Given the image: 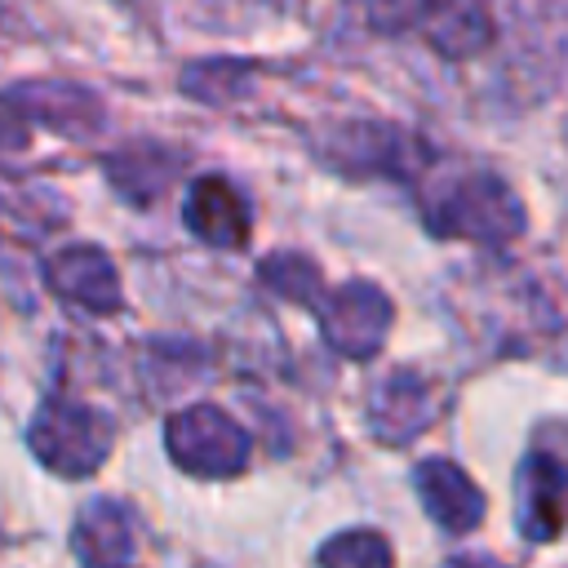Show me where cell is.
<instances>
[{
  "label": "cell",
  "mask_w": 568,
  "mask_h": 568,
  "mask_svg": "<svg viewBox=\"0 0 568 568\" xmlns=\"http://www.w3.org/2000/svg\"><path fill=\"white\" fill-rule=\"evenodd\" d=\"M430 404H426V382L417 373H390L377 390H373V422L382 435L390 439H408L426 426Z\"/></svg>",
  "instance_id": "8fae6325"
},
{
  "label": "cell",
  "mask_w": 568,
  "mask_h": 568,
  "mask_svg": "<svg viewBox=\"0 0 568 568\" xmlns=\"http://www.w3.org/2000/svg\"><path fill=\"white\" fill-rule=\"evenodd\" d=\"M417 27L444 58H475L493 40V22L479 0H422Z\"/></svg>",
  "instance_id": "9c48e42d"
},
{
  "label": "cell",
  "mask_w": 568,
  "mask_h": 568,
  "mask_svg": "<svg viewBox=\"0 0 568 568\" xmlns=\"http://www.w3.org/2000/svg\"><path fill=\"white\" fill-rule=\"evenodd\" d=\"M169 457L191 475H235L248 462V435L213 404H191L169 417Z\"/></svg>",
  "instance_id": "277c9868"
},
{
  "label": "cell",
  "mask_w": 568,
  "mask_h": 568,
  "mask_svg": "<svg viewBox=\"0 0 568 568\" xmlns=\"http://www.w3.org/2000/svg\"><path fill=\"white\" fill-rule=\"evenodd\" d=\"M111 439H115V426L106 413H98L93 404H80V399H67V395H49L31 426H27V444L31 453L67 475V479H80L89 470H98L111 453Z\"/></svg>",
  "instance_id": "7a4b0ae2"
},
{
  "label": "cell",
  "mask_w": 568,
  "mask_h": 568,
  "mask_svg": "<svg viewBox=\"0 0 568 568\" xmlns=\"http://www.w3.org/2000/svg\"><path fill=\"white\" fill-rule=\"evenodd\" d=\"M426 226L439 240H466L479 248H501L524 235V200L501 173H453L435 182L422 200Z\"/></svg>",
  "instance_id": "6da1fadb"
},
{
  "label": "cell",
  "mask_w": 568,
  "mask_h": 568,
  "mask_svg": "<svg viewBox=\"0 0 568 568\" xmlns=\"http://www.w3.org/2000/svg\"><path fill=\"white\" fill-rule=\"evenodd\" d=\"M306 306L320 315L324 342L333 351H342L346 359L377 355L386 333H390V297L368 280H351V284H337V288L324 284Z\"/></svg>",
  "instance_id": "3957f363"
},
{
  "label": "cell",
  "mask_w": 568,
  "mask_h": 568,
  "mask_svg": "<svg viewBox=\"0 0 568 568\" xmlns=\"http://www.w3.org/2000/svg\"><path fill=\"white\" fill-rule=\"evenodd\" d=\"M71 546L84 568H124L133 555V524L120 501H93L80 510Z\"/></svg>",
  "instance_id": "30bf717a"
},
{
  "label": "cell",
  "mask_w": 568,
  "mask_h": 568,
  "mask_svg": "<svg viewBox=\"0 0 568 568\" xmlns=\"http://www.w3.org/2000/svg\"><path fill=\"white\" fill-rule=\"evenodd\" d=\"M564 497H568V466L559 457H550L546 448H532L524 457V510H528V519L541 515L537 537H550Z\"/></svg>",
  "instance_id": "4fadbf2b"
},
{
  "label": "cell",
  "mask_w": 568,
  "mask_h": 568,
  "mask_svg": "<svg viewBox=\"0 0 568 568\" xmlns=\"http://www.w3.org/2000/svg\"><path fill=\"white\" fill-rule=\"evenodd\" d=\"M328 160L346 173H390V178L408 182L413 173H422L426 155L395 124H346L328 142Z\"/></svg>",
  "instance_id": "8992f818"
},
{
  "label": "cell",
  "mask_w": 568,
  "mask_h": 568,
  "mask_svg": "<svg viewBox=\"0 0 568 568\" xmlns=\"http://www.w3.org/2000/svg\"><path fill=\"white\" fill-rule=\"evenodd\" d=\"M0 111L18 120H40L53 124L58 133H89L102 120V106L93 93L62 84V80H36V84H13L0 93Z\"/></svg>",
  "instance_id": "ba28073f"
},
{
  "label": "cell",
  "mask_w": 568,
  "mask_h": 568,
  "mask_svg": "<svg viewBox=\"0 0 568 568\" xmlns=\"http://www.w3.org/2000/svg\"><path fill=\"white\" fill-rule=\"evenodd\" d=\"M44 280L58 297L93 311V315H111L124 306L120 293V275L115 262L98 248V244H67L44 262Z\"/></svg>",
  "instance_id": "5b68a950"
},
{
  "label": "cell",
  "mask_w": 568,
  "mask_h": 568,
  "mask_svg": "<svg viewBox=\"0 0 568 568\" xmlns=\"http://www.w3.org/2000/svg\"><path fill=\"white\" fill-rule=\"evenodd\" d=\"M417 484H422V497L430 501V510L448 524V528H470L479 519V493L475 484L448 466V462H426L417 470Z\"/></svg>",
  "instance_id": "7c38bea8"
},
{
  "label": "cell",
  "mask_w": 568,
  "mask_h": 568,
  "mask_svg": "<svg viewBox=\"0 0 568 568\" xmlns=\"http://www.w3.org/2000/svg\"><path fill=\"white\" fill-rule=\"evenodd\" d=\"M182 222H186V231H191L195 240H204V244H213V248H226V253L244 248V244H248V231H253L244 195H240L222 173H204V178H195V182L186 186Z\"/></svg>",
  "instance_id": "52a82bcc"
},
{
  "label": "cell",
  "mask_w": 568,
  "mask_h": 568,
  "mask_svg": "<svg viewBox=\"0 0 568 568\" xmlns=\"http://www.w3.org/2000/svg\"><path fill=\"white\" fill-rule=\"evenodd\" d=\"M257 275H262V284H266L271 293H280L284 302H297V306H306V302L324 288V275H320L315 262L302 257V253H271V257L257 266Z\"/></svg>",
  "instance_id": "5bb4252c"
},
{
  "label": "cell",
  "mask_w": 568,
  "mask_h": 568,
  "mask_svg": "<svg viewBox=\"0 0 568 568\" xmlns=\"http://www.w3.org/2000/svg\"><path fill=\"white\" fill-rule=\"evenodd\" d=\"M417 9H422V0H368L373 22H377V27H390V31L413 27V22H417Z\"/></svg>",
  "instance_id": "2e32d148"
},
{
  "label": "cell",
  "mask_w": 568,
  "mask_h": 568,
  "mask_svg": "<svg viewBox=\"0 0 568 568\" xmlns=\"http://www.w3.org/2000/svg\"><path fill=\"white\" fill-rule=\"evenodd\" d=\"M13 209V186H0V213ZM62 213H53L49 204H36V191H22L18 195V240H40L49 226H58Z\"/></svg>",
  "instance_id": "9a60e30c"
}]
</instances>
